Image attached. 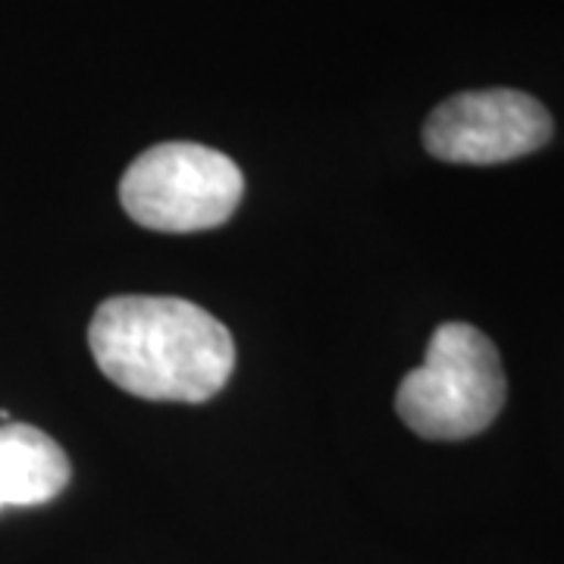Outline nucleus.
Instances as JSON below:
<instances>
[{
	"label": "nucleus",
	"instance_id": "nucleus-1",
	"mask_svg": "<svg viewBox=\"0 0 564 564\" xmlns=\"http://www.w3.org/2000/svg\"><path fill=\"white\" fill-rule=\"evenodd\" d=\"M88 348L110 383L148 402H207L236 370L232 333L185 299H107L91 317Z\"/></svg>",
	"mask_w": 564,
	"mask_h": 564
},
{
	"label": "nucleus",
	"instance_id": "nucleus-3",
	"mask_svg": "<svg viewBox=\"0 0 564 564\" xmlns=\"http://www.w3.org/2000/svg\"><path fill=\"white\" fill-rule=\"evenodd\" d=\"M242 192L239 163L195 141L148 148L120 182L122 210L154 232H202L223 226L236 214Z\"/></svg>",
	"mask_w": 564,
	"mask_h": 564
},
{
	"label": "nucleus",
	"instance_id": "nucleus-2",
	"mask_svg": "<svg viewBox=\"0 0 564 564\" xmlns=\"http://www.w3.org/2000/svg\"><path fill=\"white\" fill-rule=\"evenodd\" d=\"M508 380L492 339L470 323H443L421 367L404 373L395 411L423 440L455 443L484 433L499 417Z\"/></svg>",
	"mask_w": 564,
	"mask_h": 564
},
{
	"label": "nucleus",
	"instance_id": "nucleus-4",
	"mask_svg": "<svg viewBox=\"0 0 564 564\" xmlns=\"http://www.w3.org/2000/svg\"><path fill=\"white\" fill-rule=\"evenodd\" d=\"M555 122L543 104L514 88L462 91L423 122V148L445 163L492 166L527 158L552 141Z\"/></svg>",
	"mask_w": 564,
	"mask_h": 564
},
{
	"label": "nucleus",
	"instance_id": "nucleus-5",
	"mask_svg": "<svg viewBox=\"0 0 564 564\" xmlns=\"http://www.w3.org/2000/svg\"><path fill=\"white\" fill-rule=\"evenodd\" d=\"M69 484V458L47 433L29 423L0 426V508L57 499Z\"/></svg>",
	"mask_w": 564,
	"mask_h": 564
}]
</instances>
